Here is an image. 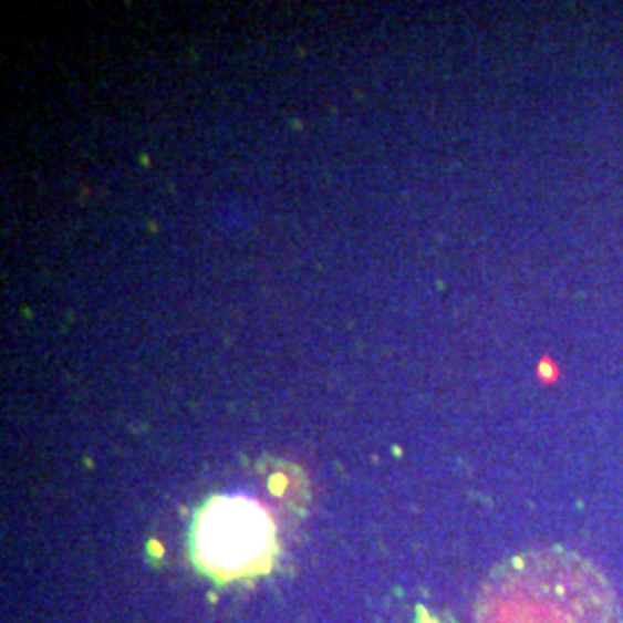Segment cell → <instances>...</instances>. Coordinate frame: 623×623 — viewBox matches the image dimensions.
Listing matches in <instances>:
<instances>
[{"label":"cell","mask_w":623,"mask_h":623,"mask_svg":"<svg viewBox=\"0 0 623 623\" xmlns=\"http://www.w3.org/2000/svg\"><path fill=\"white\" fill-rule=\"evenodd\" d=\"M276 527L261 503L248 497H215L197 518L195 552L208 573L236 580L270 563Z\"/></svg>","instance_id":"7a4b0ae2"},{"label":"cell","mask_w":623,"mask_h":623,"mask_svg":"<svg viewBox=\"0 0 623 623\" xmlns=\"http://www.w3.org/2000/svg\"><path fill=\"white\" fill-rule=\"evenodd\" d=\"M476 623H623V610L599 565L548 548L495 568L480 589Z\"/></svg>","instance_id":"6da1fadb"}]
</instances>
